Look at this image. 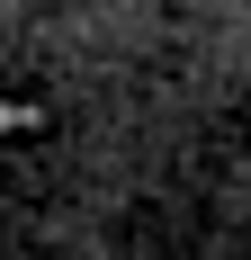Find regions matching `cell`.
Instances as JSON below:
<instances>
[{"mask_svg": "<svg viewBox=\"0 0 251 260\" xmlns=\"http://www.w3.org/2000/svg\"><path fill=\"white\" fill-rule=\"evenodd\" d=\"M36 126H45L36 108H18V99H0V144H18V135H36Z\"/></svg>", "mask_w": 251, "mask_h": 260, "instance_id": "1", "label": "cell"}]
</instances>
